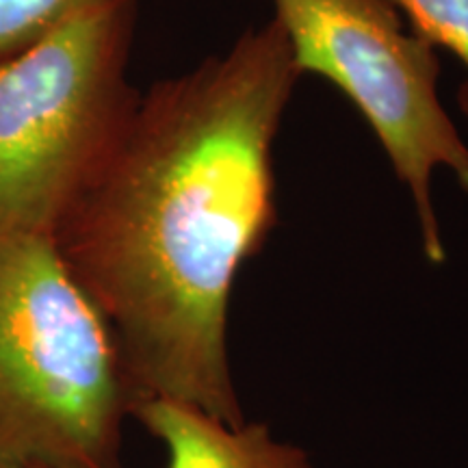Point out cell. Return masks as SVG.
Segmentation results:
<instances>
[{
    "mask_svg": "<svg viewBox=\"0 0 468 468\" xmlns=\"http://www.w3.org/2000/svg\"><path fill=\"white\" fill-rule=\"evenodd\" d=\"M133 417L165 444L167 468H313L302 449L278 442L267 425H228L186 401L152 397Z\"/></svg>",
    "mask_w": 468,
    "mask_h": 468,
    "instance_id": "5b68a950",
    "label": "cell"
},
{
    "mask_svg": "<svg viewBox=\"0 0 468 468\" xmlns=\"http://www.w3.org/2000/svg\"><path fill=\"white\" fill-rule=\"evenodd\" d=\"M139 0L79 14L0 66V224L52 234L113 144L137 91L128 55Z\"/></svg>",
    "mask_w": 468,
    "mask_h": 468,
    "instance_id": "3957f363",
    "label": "cell"
},
{
    "mask_svg": "<svg viewBox=\"0 0 468 468\" xmlns=\"http://www.w3.org/2000/svg\"><path fill=\"white\" fill-rule=\"evenodd\" d=\"M300 76L271 17L137 93L50 234L107 319L139 403L165 397L245 423L228 308L276 226L273 144Z\"/></svg>",
    "mask_w": 468,
    "mask_h": 468,
    "instance_id": "6da1fadb",
    "label": "cell"
},
{
    "mask_svg": "<svg viewBox=\"0 0 468 468\" xmlns=\"http://www.w3.org/2000/svg\"><path fill=\"white\" fill-rule=\"evenodd\" d=\"M137 403L107 319L52 237L0 224V468H124Z\"/></svg>",
    "mask_w": 468,
    "mask_h": 468,
    "instance_id": "7a4b0ae2",
    "label": "cell"
},
{
    "mask_svg": "<svg viewBox=\"0 0 468 468\" xmlns=\"http://www.w3.org/2000/svg\"><path fill=\"white\" fill-rule=\"evenodd\" d=\"M412 22L414 33L431 46L453 52L468 72V0H390ZM468 115V79L460 91Z\"/></svg>",
    "mask_w": 468,
    "mask_h": 468,
    "instance_id": "52a82bcc",
    "label": "cell"
},
{
    "mask_svg": "<svg viewBox=\"0 0 468 468\" xmlns=\"http://www.w3.org/2000/svg\"><path fill=\"white\" fill-rule=\"evenodd\" d=\"M300 74L335 83L388 156L417 208L427 261H447L431 176L447 169L468 193V144L438 96L436 48L401 25L390 0H271Z\"/></svg>",
    "mask_w": 468,
    "mask_h": 468,
    "instance_id": "277c9868",
    "label": "cell"
},
{
    "mask_svg": "<svg viewBox=\"0 0 468 468\" xmlns=\"http://www.w3.org/2000/svg\"><path fill=\"white\" fill-rule=\"evenodd\" d=\"M102 3L111 0H0V66Z\"/></svg>",
    "mask_w": 468,
    "mask_h": 468,
    "instance_id": "8992f818",
    "label": "cell"
}]
</instances>
